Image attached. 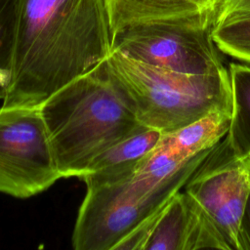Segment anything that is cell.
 <instances>
[{"label": "cell", "instance_id": "cell-8", "mask_svg": "<svg viewBox=\"0 0 250 250\" xmlns=\"http://www.w3.org/2000/svg\"><path fill=\"white\" fill-rule=\"evenodd\" d=\"M230 250L204 209L179 190L155 214L128 234L115 250Z\"/></svg>", "mask_w": 250, "mask_h": 250}, {"label": "cell", "instance_id": "cell-16", "mask_svg": "<svg viewBox=\"0 0 250 250\" xmlns=\"http://www.w3.org/2000/svg\"><path fill=\"white\" fill-rule=\"evenodd\" d=\"M250 175V155L244 158ZM239 250H250V193L242 218L239 233Z\"/></svg>", "mask_w": 250, "mask_h": 250}, {"label": "cell", "instance_id": "cell-9", "mask_svg": "<svg viewBox=\"0 0 250 250\" xmlns=\"http://www.w3.org/2000/svg\"><path fill=\"white\" fill-rule=\"evenodd\" d=\"M162 132L141 124L133 132L99 153L80 177L89 186L130 179L143 159L159 142Z\"/></svg>", "mask_w": 250, "mask_h": 250}, {"label": "cell", "instance_id": "cell-4", "mask_svg": "<svg viewBox=\"0 0 250 250\" xmlns=\"http://www.w3.org/2000/svg\"><path fill=\"white\" fill-rule=\"evenodd\" d=\"M211 148L189 159L165 184L148 194L137 190L130 179L86 187L74 224L72 247L75 250H115L121 240L183 188Z\"/></svg>", "mask_w": 250, "mask_h": 250}, {"label": "cell", "instance_id": "cell-3", "mask_svg": "<svg viewBox=\"0 0 250 250\" xmlns=\"http://www.w3.org/2000/svg\"><path fill=\"white\" fill-rule=\"evenodd\" d=\"M106 63L138 121L162 133L216 110H232L226 67L207 74L184 73L132 60L116 50L106 58Z\"/></svg>", "mask_w": 250, "mask_h": 250}, {"label": "cell", "instance_id": "cell-2", "mask_svg": "<svg viewBox=\"0 0 250 250\" xmlns=\"http://www.w3.org/2000/svg\"><path fill=\"white\" fill-rule=\"evenodd\" d=\"M62 178L80 177L103 150L141 123L106 59L40 104Z\"/></svg>", "mask_w": 250, "mask_h": 250}, {"label": "cell", "instance_id": "cell-15", "mask_svg": "<svg viewBox=\"0 0 250 250\" xmlns=\"http://www.w3.org/2000/svg\"><path fill=\"white\" fill-rule=\"evenodd\" d=\"M250 12V0H219L215 22L229 16Z\"/></svg>", "mask_w": 250, "mask_h": 250}, {"label": "cell", "instance_id": "cell-14", "mask_svg": "<svg viewBox=\"0 0 250 250\" xmlns=\"http://www.w3.org/2000/svg\"><path fill=\"white\" fill-rule=\"evenodd\" d=\"M19 0H0V101L6 96L10 82Z\"/></svg>", "mask_w": 250, "mask_h": 250}, {"label": "cell", "instance_id": "cell-12", "mask_svg": "<svg viewBox=\"0 0 250 250\" xmlns=\"http://www.w3.org/2000/svg\"><path fill=\"white\" fill-rule=\"evenodd\" d=\"M231 120L227 138L237 156L250 155V64L230 63Z\"/></svg>", "mask_w": 250, "mask_h": 250}, {"label": "cell", "instance_id": "cell-6", "mask_svg": "<svg viewBox=\"0 0 250 250\" xmlns=\"http://www.w3.org/2000/svg\"><path fill=\"white\" fill-rule=\"evenodd\" d=\"M61 178L39 105H1L0 193L28 198Z\"/></svg>", "mask_w": 250, "mask_h": 250}, {"label": "cell", "instance_id": "cell-10", "mask_svg": "<svg viewBox=\"0 0 250 250\" xmlns=\"http://www.w3.org/2000/svg\"><path fill=\"white\" fill-rule=\"evenodd\" d=\"M112 36L131 24L217 11L219 0H105Z\"/></svg>", "mask_w": 250, "mask_h": 250}, {"label": "cell", "instance_id": "cell-7", "mask_svg": "<svg viewBox=\"0 0 250 250\" xmlns=\"http://www.w3.org/2000/svg\"><path fill=\"white\" fill-rule=\"evenodd\" d=\"M183 190L209 215L230 250H239L240 227L250 193V175L244 158L236 155L227 135L211 148Z\"/></svg>", "mask_w": 250, "mask_h": 250}, {"label": "cell", "instance_id": "cell-11", "mask_svg": "<svg viewBox=\"0 0 250 250\" xmlns=\"http://www.w3.org/2000/svg\"><path fill=\"white\" fill-rule=\"evenodd\" d=\"M231 111L216 110L172 132L163 133L158 146L182 162L213 147L229 132Z\"/></svg>", "mask_w": 250, "mask_h": 250}, {"label": "cell", "instance_id": "cell-5", "mask_svg": "<svg viewBox=\"0 0 250 250\" xmlns=\"http://www.w3.org/2000/svg\"><path fill=\"white\" fill-rule=\"evenodd\" d=\"M216 11L131 24L113 35L112 50L154 66L184 73L223 69L213 38Z\"/></svg>", "mask_w": 250, "mask_h": 250}, {"label": "cell", "instance_id": "cell-13", "mask_svg": "<svg viewBox=\"0 0 250 250\" xmlns=\"http://www.w3.org/2000/svg\"><path fill=\"white\" fill-rule=\"evenodd\" d=\"M212 34L222 53L250 62V12L215 22Z\"/></svg>", "mask_w": 250, "mask_h": 250}, {"label": "cell", "instance_id": "cell-1", "mask_svg": "<svg viewBox=\"0 0 250 250\" xmlns=\"http://www.w3.org/2000/svg\"><path fill=\"white\" fill-rule=\"evenodd\" d=\"M105 0H19L3 106L39 105L112 52Z\"/></svg>", "mask_w": 250, "mask_h": 250}]
</instances>
